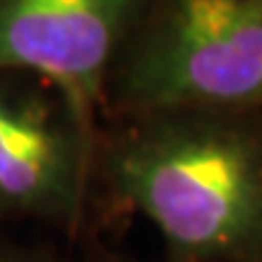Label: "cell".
I'll return each mask as SVG.
<instances>
[{"label":"cell","instance_id":"6da1fadb","mask_svg":"<svg viewBox=\"0 0 262 262\" xmlns=\"http://www.w3.org/2000/svg\"><path fill=\"white\" fill-rule=\"evenodd\" d=\"M102 172L156 226L168 262H262V112L153 114Z\"/></svg>","mask_w":262,"mask_h":262},{"label":"cell","instance_id":"7a4b0ae2","mask_svg":"<svg viewBox=\"0 0 262 262\" xmlns=\"http://www.w3.org/2000/svg\"><path fill=\"white\" fill-rule=\"evenodd\" d=\"M112 75L148 114L262 112V0H146Z\"/></svg>","mask_w":262,"mask_h":262},{"label":"cell","instance_id":"3957f363","mask_svg":"<svg viewBox=\"0 0 262 262\" xmlns=\"http://www.w3.org/2000/svg\"><path fill=\"white\" fill-rule=\"evenodd\" d=\"M90 122L61 90L0 78V214L75 228L90 196Z\"/></svg>","mask_w":262,"mask_h":262},{"label":"cell","instance_id":"277c9868","mask_svg":"<svg viewBox=\"0 0 262 262\" xmlns=\"http://www.w3.org/2000/svg\"><path fill=\"white\" fill-rule=\"evenodd\" d=\"M146 0H0V75L32 73L93 107Z\"/></svg>","mask_w":262,"mask_h":262},{"label":"cell","instance_id":"5b68a950","mask_svg":"<svg viewBox=\"0 0 262 262\" xmlns=\"http://www.w3.org/2000/svg\"><path fill=\"white\" fill-rule=\"evenodd\" d=\"M0 262H51L37 253L29 250H19V248H10V245H0Z\"/></svg>","mask_w":262,"mask_h":262}]
</instances>
